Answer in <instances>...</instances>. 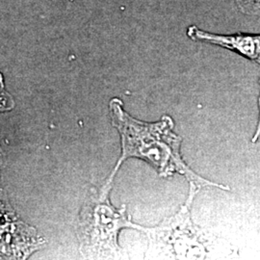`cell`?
<instances>
[{
  "label": "cell",
  "mask_w": 260,
  "mask_h": 260,
  "mask_svg": "<svg viewBox=\"0 0 260 260\" xmlns=\"http://www.w3.org/2000/svg\"><path fill=\"white\" fill-rule=\"evenodd\" d=\"M236 4L242 13L260 17V0H236Z\"/></svg>",
  "instance_id": "cell-5"
},
{
  "label": "cell",
  "mask_w": 260,
  "mask_h": 260,
  "mask_svg": "<svg viewBox=\"0 0 260 260\" xmlns=\"http://www.w3.org/2000/svg\"><path fill=\"white\" fill-rule=\"evenodd\" d=\"M110 114L112 123L121 135V155L105 185L112 186L113 178L124 160L136 157L149 162L157 170L160 177L179 174L189 182H195L202 188L216 187L224 191L231 190L229 186L200 177L186 165L180 154L182 139L173 132L174 121L171 117L163 116L160 121L150 123L135 120L123 111L122 103L117 99L110 103Z\"/></svg>",
  "instance_id": "cell-1"
},
{
  "label": "cell",
  "mask_w": 260,
  "mask_h": 260,
  "mask_svg": "<svg viewBox=\"0 0 260 260\" xmlns=\"http://www.w3.org/2000/svg\"><path fill=\"white\" fill-rule=\"evenodd\" d=\"M189 183V196L177 213L156 228H142L149 237V249L153 254L177 259H203L208 255L211 241L191 218V206L202 187L195 182Z\"/></svg>",
  "instance_id": "cell-3"
},
{
  "label": "cell",
  "mask_w": 260,
  "mask_h": 260,
  "mask_svg": "<svg viewBox=\"0 0 260 260\" xmlns=\"http://www.w3.org/2000/svg\"><path fill=\"white\" fill-rule=\"evenodd\" d=\"M258 110H259V113H258V121H257V124H256V129L254 131V134H253V136L251 138V143L252 144H255L260 137V93L259 96H258Z\"/></svg>",
  "instance_id": "cell-6"
},
{
  "label": "cell",
  "mask_w": 260,
  "mask_h": 260,
  "mask_svg": "<svg viewBox=\"0 0 260 260\" xmlns=\"http://www.w3.org/2000/svg\"><path fill=\"white\" fill-rule=\"evenodd\" d=\"M112 186L103 185L102 190L88 198L80 213L78 238L80 251L94 257L119 256L120 248L117 235L122 228L142 231V228L130 222L125 213V205L115 209L108 194Z\"/></svg>",
  "instance_id": "cell-2"
},
{
  "label": "cell",
  "mask_w": 260,
  "mask_h": 260,
  "mask_svg": "<svg viewBox=\"0 0 260 260\" xmlns=\"http://www.w3.org/2000/svg\"><path fill=\"white\" fill-rule=\"evenodd\" d=\"M187 34L192 40L226 48L250 61L260 64V34L236 33L219 35L203 31L197 26L188 28Z\"/></svg>",
  "instance_id": "cell-4"
}]
</instances>
